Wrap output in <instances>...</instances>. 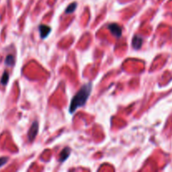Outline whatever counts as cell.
I'll list each match as a JSON object with an SVG mask.
<instances>
[{
  "label": "cell",
  "mask_w": 172,
  "mask_h": 172,
  "mask_svg": "<svg viewBox=\"0 0 172 172\" xmlns=\"http://www.w3.org/2000/svg\"><path fill=\"white\" fill-rule=\"evenodd\" d=\"M108 29L110 32L116 37V38H120L122 36V28L117 24H110L108 25Z\"/></svg>",
  "instance_id": "obj_3"
},
{
  "label": "cell",
  "mask_w": 172,
  "mask_h": 172,
  "mask_svg": "<svg viewBox=\"0 0 172 172\" xmlns=\"http://www.w3.org/2000/svg\"><path fill=\"white\" fill-rule=\"evenodd\" d=\"M8 78H9V75H8V72H4V74H3V76H2V79H1V83L3 84V85H6L8 82Z\"/></svg>",
  "instance_id": "obj_9"
},
{
  "label": "cell",
  "mask_w": 172,
  "mask_h": 172,
  "mask_svg": "<svg viewBox=\"0 0 172 172\" xmlns=\"http://www.w3.org/2000/svg\"><path fill=\"white\" fill-rule=\"evenodd\" d=\"M70 154H71V149L69 147L65 148L60 154V159H59L60 162H64L70 156Z\"/></svg>",
  "instance_id": "obj_6"
},
{
  "label": "cell",
  "mask_w": 172,
  "mask_h": 172,
  "mask_svg": "<svg viewBox=\"0 0 172 172\" xmlns=\"http://www.w3.org/2000/svg\"><path fill=\"white\" fill-rule=\"evenodd\" d=\"M142 44H143V38L139 35H134L132 40V46L133 47V49L135 50L140 49L142 46Z\"/></svg>",
  "instance_id": "obj_5"
},
{
  "label": "cell",
  "mask_w": 172,
  "mask_h": 172,
  "mask_svg": "<svg viewBox=\"0 0 172 172\" xmlns=\"http://www.w3.org/2000/svg\"><path fill=\"white\" fill-rule=\"evenodd\" d=\"M91 91H92L91 83L84 85L81 89L79 90L78 93L73 97L72 102H71V105H70V108H69V111L71 113H73L77 108H81L83 105L86 104L90 94H91Z\"/></svg>",
  "instance_id": "obj_1"
},
{
  "label": "cell",
  "mask_w": 172,
  "mask_h": 172,
  "mask_svg": "<svg viewBox=\"0 0 172 172\" xmlns=\"http://www.w3.org/2000/svg\"><path fill=\"white\" fill-rule=\"evenodd\" d=\"M38 130H39V124H38L37 121H35L32 123V125L29 130V133H28V138H29V141H33L35 140V138L38 133Z\"/></svg>",
  "instance_id": "obj_2"
},
{
  "label": "cell",
  "mask_w": 172,
  "mask_h": 172,
  "mask_svg": "<svg viewBox=\"0 0 172 172\" xmlns=\"http://www.w3.org/2000/svg\"><path fill=\"white\" fill-rule=\"evenodd\" d=\"M76 4L73 3V4H71L68 7L66 8V9L65 12H66V14H72L76 10Z\"/></svg>",
  "instance_id": "obj_7"
},
{
  "label": "cell",
  "mask_w": 172,
  "mask_h": 172,
  "mask_svg": "<svg viewBox=\"0 0 172 172\" xmlns=\"http://www.w3.org/2000/svg\"><path fill=\"white\" fill-rule=\"evenodd\" d=\"M15 63V58L14 56H12V55H8L6 59H5V64L7 65V66H13Z\"/></svg>",
  "instance_id": "obj_8"
},
{
  "label": "cell",
  "mask_w": 172,
  "mask_h": 172,
  "mask_svg": "<svg viewBox=\"0 0 172 172\" xmlns=\"http://www.w3.org/2000/svg\"><path fill=\"white\" fill-rule=\"evenodd\" d=\"M8 162V158L4 157V158H0V167H2L4 164H6Z\"/></svg>",
  "instance_id": "obj_10"
},
{
  "label": "cell",
  "mask_w": 172,
  "mask_h": 172,
  "mask_svg": "<svg viewBox=\"0 0 172 172\" xmlns=\"http://www.w3.org/2000/svg\"><path fill=\"white\" fill-rule=\"evenodd\" d=\"M39 33H40V37H41L42 39L46 38L47 36L50 35V31H51V29H50V26H47V25H39Z\"/></svg>",
  "instance_id": "obj_4"
}]
</instances>
